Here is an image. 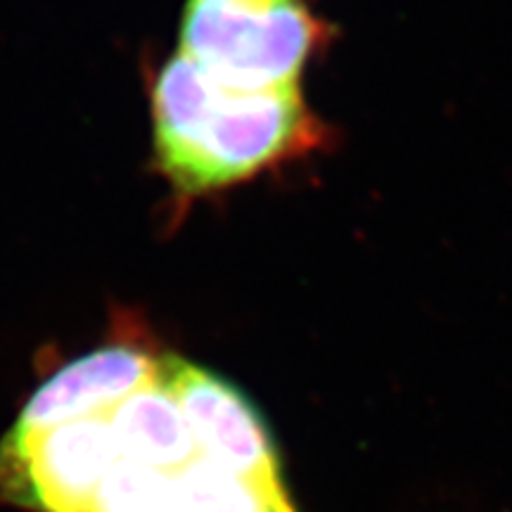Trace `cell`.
Here are the masks:
<instances>
[{"mask_svg":"<svg viewBox=\"0 0 512 512\" xmlns=\"http://www.w3.org/2000/svg\"><path fill=\"white\" fill-rule=\"evenodd\" d=\"M155 155L183 195L221 190L323 143L302 88L235 91L176 53L152 93Z\"/></svg>","mask_w":512,"mask_h":512,"instance_id":"cell-1","label":"cell"},{"mask_svg":"<svg viewBox=\"0 0 512 512\" xmlns=\"http://www.w3.org/2000/svg\"><path fill=\"white\" fill-rule=\"evenodd\" d=\"M328 38L306 0H188L178 53L235 91L299 86Z\"/></svg>","mask_w":512,"mask_h":512,"instance_id":"cell-2","label":"cell"},{"mask_svg":"<svg viewBox=\"0 0 512 512\" xmlns=\"http://www.w3.org/2000/svg\"><path fill=\"white\" fill-rule=\"evenodd\" d=\"M121 458L105 415L0 441V496L34 512H91Z\"/></svg>","mask_w":512,"mask_h":512,"instance_id":"cell-3","label":"cell"},{"mask_svg":"<svg viewBox=\"0 0 512 512\" xmlns=\"http://www.w3.org/2000/svg\"><path fill=\"white\" fill-rule=\"evenodd\" d=\"M159 380L181 406L202 458L252 484L285 489L271 432L233 382L178 356L159 358Z\"/></svg>","mask_w":512,"mask_h":512,"instance_id":"cell-4","label":"cell"},{"mask_svg":"<svg viewBox=\"0 0 512 512\" xmlns=\"http://www.w3.org/2000/svg\"><path fill=\"white\" fill-rule=\"evenodd\" d=\"M159 358L133 344H110L76 358L31 394L12 430L38 432L110 413L157 380Z\"/></svg>","mask_w":512,"mask_h":512,"instance_id":"cell-5","label":"cell"},{"mask_svg":"<svg viewBox=\"0 0 512 512\" xmlns=\"http://www.w3.org/2000/svg\"><path fill=\"white\" fill-rule=\"evenodd\" d=\"M121 458L162 472H178L200 456L178 401L162 380L147 384L107 413Z\"/></svg>","mask_w":512,"mask_h":512,"instance_id":"cell-6","label":"cell"},{"mask_svg":"<svg viewBox=\"0 0 512 512\" xmlns=\"http://www.w3.org/2000/svg\"><path fill=\"white\" fill-rule=\"evenodd\" d=\"M185 512H297L287 489L252 484L197 456L174 472Z\"/></svg>","mask_w":512,"mask_h":512,"instance_id":"cell-7","label":"cell"},{"mask_svg":"<svg viewBox=\"0 0 512 512\" xmlns=\"http://www.w3.org/2000/svg\"><path fill=\"white\" fill-rule=\"evenodd\" d=\"M91 512H185L174 472L119 458L102 482Z\"/></svg>","mask_w":512,"mask_h":512,"instance_id":"cell-8","label":"cell"}]
</instances>
